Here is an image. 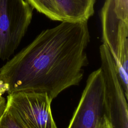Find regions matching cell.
Returning a JSON list of instances; mask_svg holds the SVG:
<instances>
[{
  "label": "cell",
  "mask_w": 128,
  "mask_h": 128,
  "mask_svg": "<svg viewBox=\"0 0 128 128\" xmlns=\"http://www.w3.org/2000/svg\"><path fill=\"white\" fill-rule=\"evenodd\" d=\"M42 30L0 69V82L8 94L46 92L53 100L78 86L88 63V22H61Z\"/></svg>",
  "instance_id": "obj_1"
},
{
  "label": "cell",
  "mask_w": 128,
  "mask_h": 128,
  "mask_svg": "<svg viewBox=\"0 0 128 128\" xmlns=\"http://www.w3.org/2000/svg\"><path fill=\"white\" fill-rule=\"evenodd\" d=\"M100 18L102 40L115 64L118 76L128 98V22L118 18L112 0H106Z\"/></svg>",
  "instance_id": "obj_2"
},
{
  "label": "cell",
  "mask_w": 128,
  "mask_h": 128,
  "mask_svg": "<svg viewBox=\"0 0 128 128\" xmlns=\"http://www.w3.org/2000/svg\"><path fill=\"white\" fill-rule=\"evenodd\" d=\"M33 9L26 0H0V59H8L18 46Z\"/></svg>",
  "instance_id": "obj_3"
},
{
  "label": "cell",
  "mask_w": 128,
  "mask_h": 128,
  "mask_svg": "<svg viewBox=\"0 0 128 128\" xmlns=\"http://www.w3.org/2000/svg\"><path fill=\"white\" fill-rule=\"evenodd\" d=\"M46 92H18L8 94L6 108L24 128H57L52 115V102Z\"/></svg>",
  "instance_id": "obj_4"
},
{
  "label": "cell",
  "mask_w": 128,
  "mask_h": 128,
  "mask_svg": "<svg viewBox=\"0 0 128 128\" xmlns=\"http://www.w3.org/2000/svg\"><path fill=\"white\" fill-rule=\"evenodd\" d=\"M100 54L105 116L112 128H128V98L118 76L113 58L103 43L100 47Z\"/></svg>",
  "instance_id": "obj_5"
},
{
  "label": "cell",
  "mask_w": 128,
  "mask_h": 128,
  "mask_svg": "<svg viewBox=\"0 0 128 128\" xmlns=\"http://www.w3.org/2000/svg\"><path fill=\"white\" fill-rule=\"evenodd\" d=\"M104 98V80L99 68L88 76L68 128H98L105 116Z\"/></svg>",
  "instance_id": "obj_6"
},
{
  "label": "cell",
  "mask_w": 128,
  "mask_h": 128,
  "mask_svg": "<svg viewBox=\"0 0 128 128\" xmlns=\"http://www.w3.org/2000/svg\"><path fill=\"white\" fill-rule=\"evenodd\" d=\"M65 21L88 22L94 14L96 0H56Z\"/></svg>",
  "instance_id": "obj_7"
},
{
  "label": "cell",
  "mask_w": 128,
  "mask_h": 128,
  "mask_svg": "<svg viewBox=\"0 0 128 128\" xmlns=\"http://www.w3.org/2000/svg\"><path fill=\"white\" fill-rule=\"evenodd\" d=\"M33 8L52 20L64 22L65 18L56 0H26Z\"/></svg>",
  "instance_id": "obj_8"
},
{
  "label": "cell",
  "mask_w": 128,
  "mask_h": 128,
  "mask_svg": "<svg viewBox=\"0 0 128 128\" xmlns=\"http://www.w3.org/2000/svg\"><path fill=\"white\" fill-rule=\"evenodd\" d=\"M0 128H24L12 114L6 108L0 118Z\"/></svg>",
  "instance_id": "obj_9"
},
{
  "label": "cell",
  "mask_w": 128,
  "mask_h": 128,
  "mask_svg": "<svg viewBox=\"0 0 128 128\" xmlns=\"http://www.w3.org/2000/svg\"><path fill=\"white\" fill-rule=\"evenodd\" d=\"M117 16L128 22V0H112Z\"/></svg>",
  "instance_id": "obj_10"
},
{
  "label": "cell",
  "mask_w": 128,
  "mask_h": 128,
  "mask_svg": "<svg viewBox=\"0 0 128 128\" xmlns=\"http://www.w3.org/2000/svg\"><path fill=\"white\" fill-rule=\"evenodd\" d=\"M5 92V91L1 84H0V118L2 115L6 108V99L2 96V94Z\"/></svg>",
  "instance_id": "obj_11"
},
{
  "label": "cell",
  "mask_w": 128,
  "mask_h": 128,
  "mask_svg": "<svg viewBox=\"0 0 128 128\" xmlns=\"http://www.w3.org/2000/svg\"><path fill=\"white\" fill-rule=\"evenodd\" d=\"M98 128H112L111 125L106 116L102 118L99 124Z\"/></svg>",
  "instance_id": "obj_12"
},
{
  "label": "cell",
  "mask_w": 128,
  "mask_h": 128,
  "mask_svg": "<svg viewBox=\"0 0 128 128\" xmlns=\"http://www.w3.org/2000/svg\"></svg>",
  "instance_id": "obj_13"
}]
</instances>
